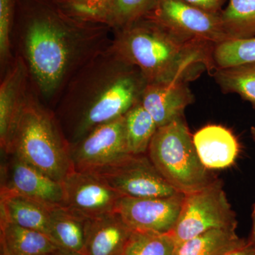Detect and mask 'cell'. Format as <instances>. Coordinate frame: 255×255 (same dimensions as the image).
Listing matches in <instances>:
<instances>
[{
    "label": "cell",
    "mask_w": 255,
    "mask_h": 255,
    "mask_svg": "<svg viewBox=\"0 0 255 255\" xmlns=\"http://www.w3.org/2000/svg\"><path fill=\"white\" fill-rule=\"evenodd\" d=\"M138 68L112 47L92 58L70 84L56 117L70 145L122 117L140 102L147 85Z\"/></svg>",
    "instance_id": "cell-1"
},
{
    "label": "cell",
    "mask_w": 255,
    "mask_h": 255,
    "mask_svg": "<svg viewBox=\"0 0 255 255\" xmlns=\"http://www.w3.org/2000/svg\"><path fill=\"white\" fill-rule=\"evenodd\" d=\"M117 0H58L65 14L79 21L110 24Z\"/></svg>",
    "instance_id": "cell-26"
},
{
    "label": "cell",
    "mask_w": 255,
    "mask_h": 255,
    "mask_svg": "<svg viewBox=\"0 0 255 255\" xmlns=\"http://www.w3.org/2000/svg\"><path fill=\"white\" fill-rule=\"evenodd\" d=\"M15 0H0V57L5 63L10 55L11 23Z\"/></svg>",
    "instance_id": "cell-28"
},
{
    "label": "cell",
    "mask_w": 255,
    "mask_h": 255,
    "mask_svg": "<svg viewBox=\"0 0 255 255\" xmlns=\"http://www.w3.org/2000/svg\"><path fill=\"white\" fill-rule=\"evenodd\" d=\"M251 132L252 137H253V140L255 142V127H252L251 128Z\"/></svg>",
    "instance_id": "cell-33"
},
{
    "label": "cell",
    "mask_w": 255,
    "mask_h": 255,
    "mask_svg": "<svg viewBox=\"0 0 255 255\" xmlns=\"http://www.w3.org/2000/svg\"><path fill=\"white\" fill-rule=\"evenodd\" d=\"M1 165V192L26 196L49 207L65 206L62 182L13 153Z\"/></svg>",
    "instance_id": "cell-10"
},
{
    "label": "cell",
    "mask_w": 255,
    "mask_h": 255,
    "mask_svg": "<svg viewBox=\"0 0 255 255\" xmlns=\"http://www.w3.org/2000/svg\"><path fill=\"white\" fill-rule=\"evenodd\" d=\"M225 255H255V245L248 244Z\"/></svg>",
    "instance_id": "cell-30"
},
{
    "label": "cell",
    "mask_w": 255,
    "mask_h": 255,
    "mask_svg": "<svg viewBox=\"0 0 255 255\" xmlns=\"http://www.w3.org/2000/svg\"><path fill=\"white\" fill-rule=\"evenodd\" d=\"M193 140L199 158L210 170L231 167L239 154L237 138L221 126L202 128L193 135Z\"/></svg>",
    "instance_id": "cell-16"
},
{
    "label": "cell",
    "mask_w": 255,
    "mask_h": 255,
    "mask_svg": "<svg viewBox=\"0 0 255 255\" xmlns=\"http://www.w3.org/2000/svg\"><path fill=\"white\" fill-rule=\"evenodd\" d=\"M30 71L42 94L50 96L62 85L78 55V33L51 14L35 16L24 37Z\"/></svg>",
    "instance_id": "cell-4"
},
{
    "label": "cell",
    "mask_w": 255,
    "mask_h": 255,
    "mask_svg": "<svg viewBox=\"0 0 255 255\" xmlns=\"http://www.w3.org/2000/svg\"><path fill=\"white\" fill-rule=\"evenodd\" d=\"M91 172L122 196L159 198L181 194L159 173L147 153L127 154Z\"/></svg>",
    "instance_id": "cell-7"
},
{
    "label": "cell",
    "mask_w": 255,
    "mask_h": 255,
    "mask_svg": "<svg viewBox=\"0 0 255 255\" xmlns=\"http://www.w3.org/2000/svg\"><path fill=\"white\" fill-rule=\"evenodd\" d=\"M130 154L126 138L124 115L89 132L70 145L74 170L91 172Z\"/></svg>",
    "instance_id": "cell-9"
},
{
    "label": "cell",
    "mask_w": 255,
    "mask_h": 255,
    "mask_svg": "<svg viewBox=\"0 0 255 255\" xmlns=\"http://www.w3.org/2000/svg\"><path fill=\"white\" fill-rule=\"evenodd\" d=\"M158 0H117L110 25L120 28L126 27L145 18L155 7Z\"/></svg>",
    "instance_id": "cell-27"
},
{
    "label": "cell",
    "mask_w": 255,
    "mask_h": 255,
    "mask_svg": "<svg viewBox=\"0 0 255 255\" xmlns=\"http://www.w3.org/2000/svg\"><path fill=\"white\" fill-rule=\"evenodd\" d=\"M252 231L251 236L248 240V243L250 244L255 245V204L253 206V212H252Z\"/></svg>",
    "instance_id": "cell-31"
},
{
    "label": "cell",
    "mask_w": 255,
    "mask_h": 255,
    "mask_svg": "<svg viewBox=\"0 0 255 255\" xmlns=\"http://www.w3.org/2000/svg\"><path fill=\"white\" fill-rule=\"evenodd\" d=\"M147 153L159 173L181 194L200 190L218 179L199 158L184 116L157 129Z\"/></svg>",
    "instance_id": "cell-5"
},
{
    "label": "cell",
    "mask_w": 255,
    "mask_h": 255,
    "mask_svg": "<svg viewBox=\"0 0 255 255\" xmlns=\"http://www.w3.org/2000/svg\"><path fill=\"white\" fill-rule=\"evenodd\" d=\"M215 81L225 93H236L255 109V63L237 68L216 69Z\"/></svg>",
    "instance_id": "cell-23"
},
{
    "label": "cell",
    "mask_w": 255,
    "mask_h": 255,
    "mask_svg": "<svg viewBox=\"0 0 255 255\" xmlns=\"http://www.w3.org/2000/svg\"><path fill=\"white\" fill-rule=\"evenodd\" d=\"M62 182L73 171L70 144L56 117L31 97H26L7 152Z\"/></svg>",
    "instance_id": "cell-3"
},
{
    "label": "cell",
    "mask_w": 255,
    "mask_h": 255,
    "mask_svg": "<svg viewBox=\"0 0 255 255\" xmlns=\"http://www.w3.org/2000/svg\"><path fill=\"white\" fill-rule=\"evenodd\" d=\"M187 83L177 81L147 84L140 103L152 116L157 127L184 116V110L194 102Z\"/></svg>",
    "instance_id": "cell-14"
},
{
    "label": "cell",
    "mask_w": 255,
    "mask_h": 255,
    "mask_svg": "<svg viewBox=\"0 0 255 255\" xmlns=\"http://www.w3.org/2000/svg\"><path fill=\"white\" fill-rule=\"evenodd\" d=\"M221 16L231 38L255 37V0H228Z\"/></svg>",
    "instance_id": "cell-24"
},
{
    "label": "cell",
    "mask_w": 255,
    "mask_h": 255,
    "mask_svg": "<svg viewBox=\"0 0 255 255\" xmlns=\"http://www.w3.org/2000/svg\"><path fill=\"white\" fill-rule=\"evenodd\" d=\"M0 198V222L14 223L49 236L50 209L53 207L11 193L1 192Z\"/></svg>",
    "instance_id": "cell-17"
},
{
    "label": "cell",
    "mask_w": 255,
    "mask_h": 255,
    "mask_svg": "<svg viewBox=\"0 0 255 255\" xmlns=\"http://www.w3.org/2000/svg\"><path fill=\"white\" fill-rule=\"evenodd\" d=\"M1 249L9 255H48L61 249L45 233L0 222Z\"/></svg>",
    "instance_id": "cell-19"
},
{
    "label": "cell",
    "mask_w": 255,
    "mask_h": 255,
    "mask_svg": "<svg viewBox=\"0 0 255 255\" xmlns=\"http://www.w3.org/2000/svg\"><path fill=\"white\" fill-rule=\"evenodd\" d=\"M247 244L236 228H216L177 244L174 255H225Z\"/></svg>",
    "instance_id": "cell-20"
},
{
    "label": "cell",
    "mask_w": 255,
    "mask_h": 255,
    "mask_svg": "<svg viewBox=\"0 0 255 255\" xmlns=\"http://www.w3.org/2000/svg\"><path fill=\"white\" fill-rule=\"evenodd\" d=\"M182 1L209 12L220 14L223 11V6L227 0H182Z\"/></svg>",
    "instance_id": "cell-29"
},
{
    "label": "cell",
    "mask_w": 255,
    "mask_h": 255,
    "mask_svg": "<svg viewBox=\"0 0 255 255\" xmlns=\"http://www.w3.org/2000/svg\"><path fill=\"white\" fill-rule=\"evenodd\" d=\"M124 122L129 153H147L151 140L158 128L152 116L140 102L124 114Z\"/></svg>",
    "instance_id": "cell-21"
},
{
    "label": "cell",
    "mask_w": 255,
    "mask_h": 255,
    "mask_svg": "<svg viewBox=\"0 0 255 255\" xmlns=\"http://www.w3.org/2000/svg\"><path fill=\"white\" fill-rule=\"evenodd\" d=\"M62 184L64 206L88 219L114 212L122 196L92 172L72 171Z\"/></svg>",
    "instance_id": "cell-12"
},
{
    "label": "cell",
    "mask_w": 255,
    "mask_h": 255,
    "mask_svg": "<svg viewBox=\"0 0 255 255\" xmlns=\"http://www.w3.org/2000/svg\"><path fill=\"white\" fill-rule=\"evenodd\" d=\"M48 255H84L82 253H75V252L65 251V250L60 249L58 251L54 252V253H51V254Z\"/></svg>",
    "instance_id": "cell-32"
},
{
    "label": "cell",
    "mask_w": 255,
    "mask_h": 255,
    "mask_svg": "<svg viewBox=\"0 0 255 255\" xmlns=\"http://www.w3.org/2000/svg\"><path fill=\"white\" fill-rule=\"evenodd\" d=\"M132 232L116 211L90 218L85 228L84 255H122Z\"/></svg>",
    "instance_id": "cell-15"
},
{
    "label": "cell",
    "mask_w": 255,
    "mask_h": 255,
    "mask_svg": "<svg viewBox=\"0 0 255 255\" xmlns=\"http://www.w3.org/2000/svg\"><path fill=\"white\" fill-rule=\"evenodd\" d=\"M212 59L215 70L255 63V37L230 38L216 43L213 48Z\"/></svg>",
    "instance_id": "cell-22"
},
{
    "label": "cell",
    "mask_w": 255,
    "mask_h": 255,
    "mask_svg": "<svg viewBox=\"0 0 255 255\" xmlns=\"http://www.w3.org/2000/svg\"><path fill=\"white\" fill-rule=\"evenodd\" d=\"M27 70L22 58H18L5 75L0 86V145L3 152L9 150L27 97Z\"/></svg>",
    "instance_id": "cell-13"
},
{
    "label": "cell",
    "mask_w": 255,
    "mask_h": 255,
    "mask_svg": "<svg viewBox=\"0 0 255 255\" xmlns=\"http://www.w3.org/2000/svg\"><path fill=\"white\" fill-rule=\"evenodd\" d=\"M1 255H9L7 253L4 251V250L1 249Z\"/></svg>",
    "instance_id": "cell-34"
},
{
    "label": "cell",
    "mask_w": 255,
    "mask_h": 255,
    "mask_svg": "<svg viewBox=\"0 0 255 255\" xmlns=\"http://www.w3.org/2000/svg\"><path fill=\"white\" fill-rule=\"evenodd\" d=\"M145 18L186 41L215 45L231 38L221 13L209 12L182 0H158Z\"/></svg>",
    "instance_id": "cell-8"
},
{
    "label": "cell",
    "mask_w": 255,
    "mask_h": 255,
    "mask_svg": "<svg viewBox=\"0 0 255 255\" xmlns=\"http://www.w3.org/2000/svg\"><path fill=\"white\" fill-rule=\"evenodd\" d=\"M87 219L65 206L51 208L50 238L61 249L84 255Z\"/></svg>",
    "instance_id": "cell-18"
},
{
    "label": "cell",
    "mask_w": 255,
    "mask_h": 255,
    "mask_svg": "<svg viewBox=\"0 0 255 255\" xmlns=\"http://www.w3.org/2000/svg\"><path fill=\"white\" fill-rule=\"evenodd\" d=\"M176 246L172 233L132 231L122 255H174Z\"/></svg>",
    "instance_id": "cell-25"
},
{
    "label": "cell",
    "mask_w": 255,
    "mask_h": 255,
    "mask_svg": "<svg viewBox=\"0 0 255 255\" xmlns=\"http://www.w3.org/2000/svg\"><path fill=\"white\" fill-rule=\"evenodd\" d=\"M214 45L186 41L143 18L119 29L112 49L139 69L147 83L195 80L214 71Z\"/></svg>",
    "instance_id": "cell-2"
},
{
    "label": "cell",
    "mask_w": 255,
    "mask_h": 255,
    "mask_svg": "<svg viewBox=\"0 0 255 255\" xmlns=\"http://www.w3.org/2000/svg\"><path fill=\"white\" fill-rule=\"evenodd\" d=\"M236 214L219 179L209 186L184 194L182 209L172 231L177 244L216 228H237Z\"/></svg>",
    "instance_id": "cell-6"
},
{
    "label": "cell",
    "mask_w": 255,
    "mask_h": 255,
    "mask_svg": "<svg viewBox=\"0 0 255 255\" xmlns=\"http://www.w3.org/2000/svg\"><path fill=\"white\" fill-rule=\"evenodd\" d=\"M184 194L169 197L121 196L115 211L132 231L171 233L182 209Z\"/></svg>",
    "instance_id": "cell-11"
}]
</instances>
